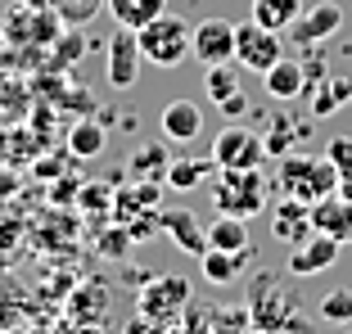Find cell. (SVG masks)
Masks as SVG:
<instances>
[{"mask_svg":"<svg viewBox=\"0 0 352 334\" xmlns=\"http://www.w3.org/2000/svg\"><path fill=\"white\" fill-rule=\"evenodd\" d=\"M280 186H285L289 199H298V203L311 208L316 199L339 190V167L325 154H285L280 158Z\"/></svg>","mask_w":352,"mask_h":334,"instance_id":"6da1fadb","label":"cell"},{"mask_svg":"<svg viewBox=\"0 0 352 334\" xmlns=\"http://www.w3.org/2000/svg\"><path fill=\"white\" fill-rule=\"evenodd\" d=\"M135 41H140V54L154 68H181V59L190 54V23L181 14H158L145 27H135Z\"/></svg>","mask_w":352,"mask_h":334,"instance_id":"7a4b0ae2","label":"cell"},{"mask_svg":"<svg viewBox=\"0 0 352 334\" xmlns=\"http://www.w3.org/2000/svg\"><path fill=\"white\" fill-rule=\"evenodd\" d=\"M221 177L212 186V199H217V212L226 217H258L262 203H267V186H262L258 167H217Z\"/></svg>","mask_w":352,"mask_h":334,"instance_id":"3957f363","label":"cell"},{"mask_svg":"<svg viewBox=\"0 0 352 334\" xmlns=\"http://www.w3.org/2000/svg\"><path fill=\"white\" fill-rule=\"evenodd\" d=\"M276 59H285V41L280 32H267L262 23H235V63L239 68H253V73H267Z\"/></svg>","mask_w":352,"mask_h":334,"instance_id":"277c9868","label":"cell"},{"mask_svg":"<svg viewBox=\"0 0 352 334\" xmlns=\"http://www.w3.org/2000/svg\"><path fill=\"white\" fill-rule=\"evenodd\" d=\"M190 54L199 63H235V23L226 19H204L190 27Z\"/></svg>","mask_w":352,"mask_h":334,"instance_id":"5b68a950","label":"cell"},{"mask_svg":"<svg viewBox=\"0 0 352 334\" xmlns=\"http://www.w3.org/2000/svg\"><path fill=\"white\" fill-rule=\"evenodd\" d=\"M140 63H145V54H140L135 32H131V27L113 32L109 54H104V73H109V86H113V91H131V86L140 82Z\"/></svg>","mask_w":352,"mask_h":334,"instance_id":"8992f818","label":"cell"},{"mask_svg":"<svg viewBox=\"0 0 352 334\" xmlns=\"http://www.w3.org/2000/svg\"><path fill=\"white\" fill-rule=\"evenodd\" d=\"M262 158H267L262 154V140L253 136L249 126H239V122L221 126L217 140H212V163L217 167H258Z\"/></svg>","mask_w":352,"mask_h":334,"instance_id":"52a82bcc","label":"cell"},{"mask_svg":"<svg viewBox=\"0 0 352 334\" xmlns=\"http://www.w3.org/2000/svg\"><path fill=\"white\" fill-rule=\"evenodd\" d=\"M186 298H190L186 276H158V280L145 285V293H140V312L154 316V321H172V316L186 307Z\"/></svg>","mask_w":352,"mask_h":334,"instance_id":"ba28073f","label":"cell"},{"mask_svg":"<svg viewBox=\"0 0 352 334\" xmlns=\"http://www.w3.org/2000/svg\"><path fill=\"white\" fill-rule=\"evenodd\" d=\"M339 27H343V5H334V0H321L316 10H302L298 19H294L289 36H294L298 45H321V41H330Z\"/></svg>","mask_w":352,"mask_h":334,"instance_id":"9c48e42d","label":"cell"},{"mask_svg":"<svg viewBox=\"0 0 352 334\" xmlns=\"http://www.w3.org/2000/svg\"><path fill=\"white\" fill-rule=\"evenodd\" d=\"M339 240H330V235H321V230H311L302 244H294L289 249V271L294 276H316L325 271V267H334L339 262Z\"/></svg>","mask_w":352,"mask_h":334,"instance_id":"30bf717a","label":"cell"},{"mask_svg":"<svg viewBox=\"0 0 352 334\" xmlns=\"http://www.w3.org/2000/svg\"><path fill=\"white\" fill-rule=\"evenodd\" d=\"M158 126H163V136L172 140V145H190V140H199V131H204V109H199L195 100H186V95H181V100H167Z\"/></svg>","mask_w":352,"mask_h":334,"instance_id":"8fae6325","label":"cell"},{"mask_svg":"<svg viewBox=\"0 0 352 334\" xmlns=\"http://www.w3.org/2000/svg\"><path fill=\"white\" fill-rule=\"evenodd\" d=\"M307 217H311V230H321V235H330L339 244H352V203L348 199L325 194L307 208Z\"/></svg>","mask_w":352,"mask_h":334,"instance_id":"7c38bea8","label":"cell"},{"mask_svg":"<svg viewBox=\"0 0 352 334\" xmlns=\"http://www.w3.org/2000/svg\"><path fill=\"white\" fill-rule=\"evenodd\" d=\"M158 230L172 235L181 253H195V258H199V253L208 249V230L199 226L195 212H186V208H158Z\"/></svg>","mask_w":352,"mask_h":334,"instance_id":"4fadbf2b","label":"cell"},{"mask_svg":"<svg viewBox=\"0 0 352 334\" xmlns=\"http://www.w3.org/2000/svg\"><path fill=\"white\" fill-rule=\"evenodd\" d=\"M262 86H267L271 100H298L302 86H307V68L294 63V59H276L267 73H262Z\"/></svg>","mask_w":352,"mask_h":334,"instance_id":"5bb4252c","label":"cell"},{"mask_svg":"<svg viewBox=\"0 0 352 334\" xmlns=\"http://www.w3.org/2000/svg\"><path fill=\"white\" fill-rule=\"evenodd\" d=\"M271 230H276V240H285L294 249V244H302L311 235V217H307V203H298V199H285L276 212H271Z\"/></svg>","mask_w":352,"mask_h":334,"instance_id":"9a60e30c","label":"cell"},{"mask_svg":"<svg viewBox=\"0 0 352 334\" xmlns=\"http://www.w3.org/2000/svg\"><path fill=\"white\" fill-rule=\"evenodd\" d=\"M199 267H204V276L212 285H230L244 267H249V249H239V253H226V249H204L199 253Z\"/></svg>","mask_w":352,"mask_h":334,"instance_id":"2e32d148","label":"cell"},{"mask_svg":"<svg viewBox=\"0 0 352 334\" xmlns=\"http://www.w3.org/2000/svg\"><path fill=\"white\" fill-rule=\"evenodd\" d=\"M208 172H217V163H212V154L208 158H172L167 163V177H163V186H172V190H195V186H204V177Z\"/></svg>","mask_w":352,"mask_h":334,"instance_id":"e0dca14e","label":"cell"},{"mask_svg":"<svg viewBox=\"0 0 352 334\" xmlns=\"http://www.w3.org/2000/svg\"><path fill=\"white\" fill-rule=\"evenodd\" d=\"M302 14V0H253V23H262L267 32H289L294 19Z\"/></svg>","mask_w":352,"mask_h":334,"instance_id":"ac0fdd59","label":"cell"},{"mask_svg":"<svg viewBox=\"0 0 352 334\" xmlns=\"http://www.w3.org/2000/svg\"><path fill=\"white\" fill-rule=\"evenodd\" d=\"M109 5V14L118 19V27H145L149 19H158V14L167 10V0H104Z\"/></svg>","mask_w":352,"mask_h":334,"instance_id":"d6986e66","label":"cell"},{"mask_svg":"<svg viewBox=\"0 0 352 334\" xmlns=\"http://www.w3.org/2000/svg\"><path fill=\"white\" fill-rule=\"evenodd\" d=\"M208 249H226V253L249 249V226H244V217H226V212H221V217L208 226Z\"/></svg>","mask_w":352,"mask_h":334,"instance_id":"ffe728a7","label":"cell"},{"mask_svg":"<svg viewBox=\"0 0 352 334\" xmlns=\"http://www.w3.org/2000/svg\"><path fill=\"white\" fill-rule=\"evenodd\" d=\"M348 100H352V82H348V77H325V86L311 95V113L330 118V113H339Z\"/></svg>","mask_w":352,"mask_h":334,"instance_id":"44dd1931","label":"cell"},{"mask_svg":"<svg viewBox=\"0 0 352 334\" xmlns=\"http://www.w3.org/2000/svg\"><path fill=\"white\" fill-rule=\"evenodd\" d=\"M204 91H208V100H226V95H235L239 91V63H208L204 68Z\"/></svg>","mask_w":352,"mask_h":334,"instance_id":"7402d4cb","label":"cell"},{"mask_svg":"<svg viewBox=\"0 0 352 334\" xmlns=\"http://www.w3.org/2000/svg\"><path fill=\"white\" fill-rule=\"evenodd\" d=\"M104 145H109V136H104L100 122H77L73 136H68V154L73 158H95V154H104Z\"/></svg>","mask_w":352,"mask_h":334,"instance_id":"603a6c76","label":"cell"},{"mask_svg":"<svg viewBox=\"0 0 352 334\" xmlns=\"http://www.w3.org/2000/svg\"><path fill=\"white\" fill-rule=\"evenodd\" d=\"M50 10L59 14L63 27H86V23L100 19L104 10V0H50Z\"/></svg>","mask_w":352,"mask_h":334,"instance_id":"cb8c5ba5","label":"cell"},{"mask_svg":"<svg viewBox=\"0 0 352 334\" xmlns=\"http://www.w3.org/2000/svg\"><path fill=\"white\" fill-rule=\"evenodd\" d=\"M167 163H172V158H167V149L163 145H149V149H135L131 154V163H126V172H135V177L140 181H163L167 177Z\"/></svg>","mask_w":352,"mask_h":334,"instance_id":"d4e9b609","label":"cell"},{"mask_svg":"<svg viewBox=\"0 0 352 334\" xmlns=\"http://www.w3.org/2000/svg\"><path fill=\"white\" fill-rule=\"evenodd\" d=\"M321 321L325 325H348L352 321V289L348 285H339V289H330L321 298Z\"/></svg>","mask_w":352,"mask_h":334,"instance_id":"484cf974","label":"cell"},{"mask_svg":"<svg viewBox=\"0 0 352 334\" xmlns=\"http://www.w3.org/2000/svg\"><path fill=\"white\" fill-rule=\"evenodd\" d=\"M82 50H86V41H82V32H73V27H68V32H59V50H54V63H59V68H63V63H68V59H82Z\"/></svg>","mask_w":352,"mask_h":334,"instance_id":"4316f807","label":"cell"},{"mask_svg":"<svg viewBox=\"0 0 352 334\" xmlns=\"http://www.w3.org/2000/svg\"><path fill=\"white\" fill-rule=\"evenodd\" d=\"M325 158L339 167V177H343V172H352V136H334L330 149H325Z\"/></svg>","mask_w":352,"mask_h":334,"instance_id":"83f0119b","label":"cell"},{"mask_svg":"<svg viewBox=\"0 0 352 334\" xmlns=\"http://www.w3.org/2000/svg\"><path fill=\"white\" fill-rule=\"evenodd\" d=\"M289 149H294V136L285 131V126H276V131H271V136L262 140V154H267V158H285Z\"/></svg>","mask_w":352,"mask_h":334,"instance_id":"f1b7e54d","label":"cell"},{"mask_svg":"<svg viewBox=\"0 0 352 334\" xmlns=\"http://www.w3.org/2000/svg\"><path fill=\"white\" fill-rule=\"evenodd\" d=\"M104 203L113 208V194H109L104 186H91V190H82V208H104Z\"/></svg>","mask_w":352,"mask_h":334,"instance_id":"f546056e","label":"cell"},{"mask_svg":"<svg viewBox=\"0 0 352 334\" xmlns=\"http://www.w3.org/2000/svg\"><path fill=\"white\" fill-rule=\"evenodd\" d=\"M221 113L230 118V122H235V118H244V109H249V100H244V91H235V95H226V100H221Z\"/></svg>","mask_w":352,"mask_h":334,"instance_id":"4dcf8cb0","label":"cell"},{"mask_svg":"<svg viewBox=\"0 0 352 334\" xmlns=\"http://www.w3.org/2000/svg\"><path fill=\"white\" fill-rule=\"evenodd\" d=\"M126 240H135V235H104V253H113V258H118V253H126L122 249Z\"/></svg>","mask_w":352,"mask_h":334,"instance_id":"1f68e13d","label":"cell"},{"mask_svg":"<svg viewBox=\"0 0 352 334\" xmlns=\"http://www.w3.org/2000/svg\"><path fill=\"white\" fill-rule=\"evenodd\" d=\"M334 194H339V199H348V203H352V172H343V177H339V190H334Z\"/></svg>","mask_w":352,"mask_h":334,"instance_id":"d6a6232c","label":"cell"},{"mask_svg":"<svg viewBox=\"0 0 352 334\" xmlns=\"http://www.w3.org/2000/svg\"><path fill=\"white\" fill-rule=\"evenodd\" d=\"M348 54H352V45H348Z\"/></svg>","mask_w":352,"mask_h":334,"instance_id":"836d02e7","label":"cell"}]
</instances>
